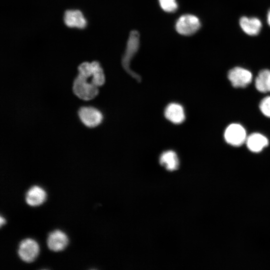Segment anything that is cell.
I'll return each instance as SVG.
<instances>
[{
	"label": "cell",
	"mask_w": 270,
	"mask_h": 270,
	"mask_svg": "<svg viewBox=\"0 0 270 270\" xmlns=\"http://www.w3.org/2000/svg\"><path fill=\"white\" fill-rule=\"evenodd\" d=\"M268 22L269 26H270V10H269L268 14Z\"/></svg>",
	"instance_id": "obj_20"
},
{
	"label": "cell",
	"mask_w": 270,
	"mask_h": 270,
	"mask_svg": "<svg viewBox=\"0 0 270 270\" xmlns=\"http://www.w3.org/2000/svg\"><path fill=\"white\" fill-rule=\"evenodd\" d=\"M78 74L88 79L98 87L102 86L105 82L104 70L97 61L84 62L78 66Z\"/></svg>",
	"instance_id": "obj_1"
},
{
	"label": "cell",
	"mask_w": 270,
	"mask_h": 270,
	"mask_svg": "<svg viewBox=\"0 0 270 270\" xmlns=\"http://www.w3.org/2000/svg\"><path fill=\"white\" fill-rule=\"evenodd\" d=\"M158 2L162 9L166 12H174L178 8L176 0H158Z\"/></svg>",
	"instance_id": "obj_17"
},
{
	"label": "cell",
	"mask_w": 270,
	"mask_h": 270,
	"mask_svg": "<svg viewBox=\"0 0 270 270\" xmlns=\"http://www.w3.org/2000/svg\"><path fill=\"white\" fill-rule=\"evenodd\" d=\"M160 162L166 170L171 171L177 169L179 165L177 155L172 150L164 152L160 156Z\"/></svg>",
	"instance_id": "obj_15"
},
{
	"label": "cell",
	"mask_w": 270,
	"mask_h": 270,
	"mask_svg": "<svg viewBox=\"0 0 270 270\" xmlns=\"http://www.w3.org/2000/svg\"><path fill=\"white\" fill-rule=\"evenodd\" d=\"M248 148L254 152H260L268 144V138L264 135L258 133L250 134L246 140Z\"/></svg>",
	"instance_id": "obj_13"
},
{
	"label": "cell",
	"mask_w": 270,
	"mask_h": 270,
	"mask_svg": "<svg viewBox=\"0 0 270 270\" xmlns=\"http://www.w3.org/2000/svg\"><path fill=\"white\" fill-rule=\"evenodd\" d=\"M260 108L264 116L270 118V96H266L262 100Z\"/></svg>",
	"instance_id": "obj_18"
},
{
	"label": "cell",
	"mask_w": 270,
	"mask_h": 270,
	"mask_svg": "<svg viewBox=\"0 0 270 270\" xmlns=\"http://www.w3.org/2000/svg\"><path fill=\"white\" fill-rule=\"evenodd\" d=\"M200 22L196 16L186 14L180 16L176 24V30L180 34L189 36L195 34L200 28Z\"/></svg>",
	"instance_id": "obj_4"
},
{
	"label": "cell",
	"mask_w": 270,
	"mask_h": 270,
	"mask_svg": "<svg viewBox=\"0 0 270 270\" xmlns=\"http://www.w3.org/2000/svg\"><path fill=\"white\" fill-rule=\"evenodd\" d=\"M224 136L227 143L235 146L242 144L247 138L245 129L238 124L229 125L225 130Z\"/></svg>",
	"instance_id": "obj_7"
},
{
	"label": "cell",
	"mask_w": 270,
	"mask_h": 270,
	"mask_svg": "<svg viewBox=\"0 0 270 270\" xmlns=\"http://www.w3.org/2000/svg\"><path fill=\"white\" fill-rule=\"evenodd\" d=\"M140 46V35L136 30H132L129 35L126 44V51L122 58V64L125 70L132 76L136 77L130 68V64L138 52Z\"/></svg>",
	"instance_id": "obj_3"
},
{
	"label": "cell",
	"mask_w": 270,
	"mask_h": 270,
	"mask_svg": "<svg viewBox=\"0 0 270 270\" xmlns=\"http://www.w3.org/2000/svg\"><path fill=\"white\" fill-rule=\"evenodd\" d=\"M98 88L79 74L72 84L74 94L79 98L86 101L92 100L98 95Z\"/></svg>",
	"instance_id": "obj_2"
},
{
	"label": "cell",
	"mask_w": 270,
	"mask_h": 270,
	"mask_svg": "<svg viewBox=\"0 0 270 270\" xmlns=\"http://www.w3.org/2000/svg\"><path fill=\"white\" fill-rule=\"evenodd\" d=\"M6 222V220L4 218H3L2 216L0 217V226H2Z\"/></svg>",
	"instance_id": "obj_19"
},
{
	"label": "cell",
	"mask_w": 270,
	"mask_h": 270,
	"mask_svg": "<svg viewBox=\"0 0 270 270\" xmlns=\"http://www.w3.org/2000/svg\"><path fill=\"white\" fill-rule=\"evenodd\" d=\"M46 242L50 250L57 252L64 250L66 247L68 238L64 232L56 230L49 234Z\"/></svg>",
	"instance_id": "obj_9"
},
{
	"label": "cell",
	"mask_w": 270,
	"mask_h": 270,
	"mask_svg": "<svg viewBox=\"0 0 270 270\" xmlns=\"http://www.w3.org/2000/svg\"><path fill=\"white\" fill-rule=\"evenodd\" d=\"M64 22L68 27L84 28L86 26V20L79 10H66L64 15Z\"/></svg>",
	"instance_id": "obj_11"
},
{
	"label": "cell",
	"mask_w": 270,
	"mask_h": 270,
	"mask_svg": "<svg viewBox=\"0 0 270 270\" xmlns=\"http://www.w3.org/2000/svg\"><path fill=\"white\" fill-rule=\"evenodd\" d=\"M252 74L244 68L235 67L228 72V78L235 88H244L252 81Z\"/></svg>",
	"instance_id": "obj_8"
},
{
	"label": "cell",
	"mask_w": 270,
	"mask_h": 270,
	"mask_svg": "<svg viewBox=\"0 0 270 270\" xmlns=\"http://www.w3.org/2000/svg\"><path fill=\"white\" fill-rule=\"evenodd\" d=\"M40 248L38 242L34 240L26 238L22 240L18 246V254L24 262H32L39 254Z\"/></svg>",
	"instance_id": "obj_5"
},
{
	"label": "cell",
	"mask_w": 270,
	"mask_h": 270,
	"mask_svg": "<svg viewBox=\"0 0 270 270\" xmlns=\"http://www.w3.org/2000/svg\"><path fill=\"white\" fill-rule=\"evenodd\" d=\"M240 24L243 31L250 36L258 34L262 28L260 20L256 18L243 16L240 20Z\"/></svg>",
	"instance_id": "obj_14"
},
{
	"label": "cell",
	"mask_w": 270,
	"mask_h": 270,
	"mask_svg": "<svg viewBox=\"0 0 270 270\" xmlns=\"http://www.w3.org/2000/svg\"><path fill=\"white\" fill-rule=\"evenodd\" d=\"M166 118L175 124L182 122L185 118V114L182 106L176 103L169 104L164 111Z\"/></svg>",
	"instance_id": "obj_12"
},
{
	"label": "cell",
	"mask_w": 270,
	"mask_h": 270,
	"mask_svg": "<svg viewBox=\"0 0 270 270\" xmlns=\"http://www.w3.org/2000/svg\"><path fill=\"white\" fill-rule=\"evenodd\" d=\"M78 116L81 122L88 128H94L102 120V112L92 106H82L78 110Z\"/></svg>",
	"instance_id": "obj_6"
},
{
	"label": "cell",
	"mask_w": 270,
	"mask_h": 270,
	"mask_svg": "<svg viewBox=\"0 0 270 270\" xmlns=\"http://www.w3.org/2000/svg\"><path fill=\"white\" fill-rule=\"evenodd\" d=\"M46 198L45 190L40 186H34L26 192L25 200L28 204L32 206H36L42 204Z\"/></svg>",
	"instance_id": "obj_10"
},
{
	"label": "cell",
	"mask_w": 270,
	"mask_h": 270,
	"mask_svg": "<svg viewBox=\"0 0 270 270\" xmlns=\"http://www.w3.org/2000/svg\"><path fill=\"white\" fill-rule=\"evenodd\" d=\"M256 88L260 92H270V70H260L255 80Z\"/></svg>",
	"instance_id": "obj_16"
}]
</instances>
